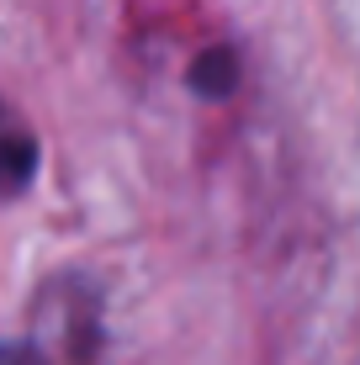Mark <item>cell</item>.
I'll list each match as a JSON object with an SVG mask.
<instances>
[{
    "instance_id": "cell-1",
    "label": "cell",
    "mask_w": 360,
    "mask_h": 365,
    "mask_svg": "<svg viewBox=\"0 0 360 365\" xmlns=\"http://www.w3.org/2000/svg\"><path fill=\"white\" fill-rule=\"evenodd\" d=\"M191 91L207 96V101H228L239 91V58L233 48H207L202 58L191 64Z\"/></svg>"
},
{
    "instance_id": "cell-2",
    "label": "cell",
    "mask_w": 360,
    "mask_h": 365,
    "mask_svg": "<svg viewBox=\"0 0 360 365\" xmlns=\"http://www.w3.org/2000/svg\"><path fill=\"white\" fill-rule=\"evenodd\" d=\"M0 365H48V355L32 339H0Z\"/></svg>"
},
{
    "instance_id": "cell-3",
    "label": "cell",
    "mask_w": 360,
    "mask_h": 365,
    "mask_svg": "<svg viewBox=\"0 0 360 365\" xmlns=\"http://www.w3.org/2000/svg\"><path fill=\"white\" fill-rule=\"evenodd\" d=\"M11 128H16V122H11V117H6V111H0V138H6Z\"/></svg>"
}]
</instances>
